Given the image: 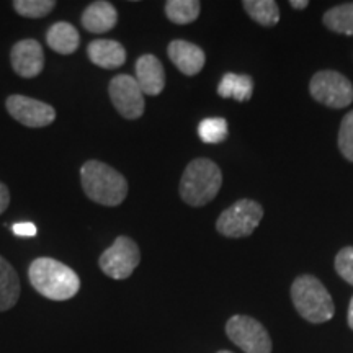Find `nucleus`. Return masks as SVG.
Wrapping results in <instances>:
<instances>
[{
	"label": "nucleus",
	"mask_w": 353,
	"mask_h": 353,
	"mask_svg": "<svg viewBox=\"0 0 353 353\" xmlns=\"http://www.w3.org/2000/svg\"><path fill=\"white\" fill-rule=\"evenodd\" d=\"M30 283L51 301H68L81 290V280L72 268L59 260L39 257L28 268Z\"/></svg>",
	"instance_id": "nucleus-1"
},
{
	"label": "nucleus",
	"mask_w": 353,
	"mask_h": 353,
	"mask_svg": "<svg viewBox=\"0 0 353 353\" xmlns=\"http://www.w3.org/2000/svg\"><path fill=\"white\" fill-rule=\"evenodd\" d=\"M81 183L92 201L118 206L128 195V182L120 172L100 161H87L81 169Z\"/></svg>",
	"instance_id": "nucleus-2"
},
{
	"label": "nucleus",
	"mask_w": 353,
	"mask_h": 353,
	"mask_svg": "<svg viewBox=\"0 0 353 353\" xmlns=\"http://www.w3.org/2000/svg\"><path fill=\"white\" fill-rule=\"evenodd\" d=\"M223 174L218 164L210 159H195L187 165L180 179V196L190 206L208 205L219 193Z\"/></svg>",
	"instance_id": "nucleus-3"
},
{
	"label": "nucleus",
	"mask_w": 353,
	"mask_h": 353,
	"mask_svg": "<svg viewBox=\"0 0 353 353\" xmlns=\"http://www.w3.org/2000/svg\"><path fill=\"white\" fill-rule=\"evenodd\" d=\"M291 301L298 314L311 324L327 322L335 314L332 296L327 288L312 275H301L291 285Z\"/></svg>",
	"instance_id": "nucleus-4"
},
{
	"label": "nucleus",
	"mask_w": 353,
	"mask_h": 353,
	"mask_svg": "<svg viewBox=\"0 0 353 353\" xmlns=\"http://www.w3.org/2000/svg\"><path fill=\"white\" fill-rule=\"evenodd\" d=\"M263 218L262 205L254 200H239L224 210L216 221V229L221 236L232 237H249L259 228Z\"/></svg>",
	"instance_id": "nucleus-5"
},
{
	"label": "nucleus",
	"mask_w": 353,
	"mask_h": 353,
	"mask_svg": "<svg viewBox=\"0 0 353 353\" xmlns=\"http://www.w3.org/2000/svg\"><path fill=\"white\" fill-rule=\"evenodd\" d=\"M309 94L324 107L342 110L353 101V83L341 72L319 70L309 82Z\"/></svg>",
	"instance_id": "nucleus-6"
},
{
	"label": "nucleus",
	"mask_w": 353,
	"mask_h": 353,
	"mask_svg": "<svg viewBox=\"0 0 353 353\" xmlns=\"http://www.w3.org/2000/svg\"><path fill=\"white\" fill-rule=\"evenodd\" d=\"M226 335L245 353H272L273 343L267 329L249 316H232L226 322Z\"/></svg>",
	"instance_id": "nucleus-7"
},
{
	"label": "nucleus",
	"mask_w": 353,
	"mask_h": 353,
	"mask_svg": "<svg viewBox=\"0 0 353 353\" xmlns=\"http://www.w3.org/2000/svg\"><path fill=\"white\" fill-rule=\"evenodd\" d=\"M141 262L139 247L126 236L117 237V241L100 255L99 265L105 275L113 280H126L132 275Z\"/></svg>",
	"instance_id": "nucleus-8"
},
{
	"label": "nucleus",
	"mask_w": 353,
	"mask_h": 353,
	"mask_svg": "<svg viewBox=\"0 0 353 353\" xmlns=\"http://www.w3.org/2000/svg\"><path fill=\"white\" fill-rule=\"evenodd\" d=\"M108 94L113 107L126 120H138L144 113V94L136 79L128 74L113 77L108 85Z\"/></svg>",
	"instance_id": "nucleus-9"
},
{
	"label": "nucleus",
	"mask_w": 353,
	"mask_h": 353,
	"mask_svg": "<svg viewBox=\"0 0 353 353\" xmlns=\"http://www.w3.org/2000/svg\"><path fill=\"white\" fill-rule=\"evenodd\" d=\"M6 107L12 118L28 128H44L56 120V110L51 105L25 95H10Z\"/></svg>",
	"instance_id": "nucleus-10"
},
{
	"label": "nucleus",
	"mask_w": 353,
	"mask_h": 353,
	"mask_svg": "<svg viewBox=\"0 0 353 353\" xmlns=\"http://www.w3.org/2000/svg\"><path fill=\"white\" fill-rule=\"evenodd\" d=\"M12 68L25 79H33L41 74L44 68V52L37 39H21L12 48Z\"/></svg>",
	"instance_id": "nucleus-11"
},
{
	"label": "nucleus",
	"mask_w": 353,
	"mask_h": 353,
	"mask_svg": "<svg viewBox=\"0 0 353 353\" xmlns=\"http://www.w3.org/2000/svg\"><path fill=\"white\" fill-rule=\"evenodd\" d=\"M167 54H169L175 68L185 76L200 74L206 63L205 51L196 44L183 41V39H174L167 48Z\"/></svg>",
	"instance_id": "nucleus-12"
},
{
	"label": "nucleus",
	"mask_w": 353,
	"mask_h": 353,
	"mask_svg": "<svg viewBox=\"0 0 353 353\" xmlns=\"http://www.w3.org/2000/svg\"><path fill=\"white\" fill-rule=\"evenodd\" d=\"M136 82L145 95L156 97L165 87V70L161 61L152 54H144L136 61Z\"/></svg>",
	"instance_id": "nucleus-13"
},
{
	"label": "nucleus",
	"mask_w": 353,
	"mask_h": 353,
	"mask_svg": "<svg viewBox=\"0 0 353 353\" xmlns=\"http://www.w3.org/2000/svg\"><path fill=\"white\" fill-rule=\"evenodd\" d=\"M88 59L101 69H118L126 63V50L113 39H95L87 46Z\"/></svg>",
	"instance_id": "nucleus-14"
},
{
	"label": "nucleus",
	"mask_w": 353,
	"mask_h": 353,
	"mask_svg": "<svg viewBox=\"0 0 353 353\" xmlns=\"http://www.w3.org/2000/svg\"><path fill=\"white\" fill-rule=\"evenodd\" d=\"M118 23V12L110 2L90 3L82 13V26L88 33H107Z\"/></svg>",
	"instance_id": "nucleus-15"
},
{
	"label": "nucleus",
	"mask_w": 353,
	"mask_h": 353,
	"mask_svg": "<svg viewBox=\"0 0 353 353\" xmlns=\"http://www.w3.org/2000/svg\"><path fill=\"white\" fill-rule=\"evenodd\" d=\"M46 41L52 51L68 56L77 51L79 44H81V37H79L74 25L68 23V21H57L48 30Z\"/></svg>",
	"instance_id": "nucleus-16"
},
{
	"label": "nucleus",
	"mask_w": 353,
	"mask_h": 353,
	"mask_svg": "<svg viewBox=\"0 0 353 353\" xmlns=\"http://www.w3.org/2000/svg\"><path fill=\"white\" fill-rule=\"evenodd\" d=\"M20 278L15 268L0 255V312L8 311L19 303Z\"/></svg>",
	"instance_id": "nucleus-17"
},
{
	"label": "nucleus",
	"mask_w": 353,
	"mask_h": 353,
	"mask_svg": "<svg viewBox=\"0 0 353 353\" xmlns=\"http://www.w3.org/2000/svg\"><path fill=\"white\" fill-rule=\"evenodd\" d=\"M218 94L223 99H236L237 101L250 100L254 94V81L245 74L228 72L221 79L218 85Z\"/></svg>",
	"instance_id": "nucleus-18"
},
{
	"label": "nucleus",
	"mask_w": 353,
	"mask_h": 353,
	"mask_svg": "<svg viewBox=\"0 0 353 353\" xmlns=\"http://www.w3.org/2000/svg\"><path fill=\"white\" fill-rule=\"evenodd\" d=\"M242 7L250 19L262 26H275L280 21V8L273 0H244Z\"/></svg>",
	"instance_id": "nucleus-19"
},
{
	"label": "nucleus",
	"mask_w": 353,
	"mask_h": 353,
	"mask_svg": "<svg viewBox=\"0 0 353 353\" xmlns=\"http://www.w3.org/2000/svg\"><path fill=\"white\" fill-rule=\"evenodd\" d=\"M322 21L335 33L353 37V2L332 7L324 13Z\"/></svg>",
	"instance_id": "nucleus-20"
},
{
	"label": "nucleus",
	"mask_w": 353,
	"mask_h": 353,
	"mask_svg": "<svg viewBox=\"0 0 353 353\" xmlns=\"http://www.w3.org/2000/svg\"><path fill=\"white\" fill-rule=\"evenodd\" d=\"M201 3L198 0H169L165 3V15L172 23L188 25L200 15Z\"/></svg>",
	"instance_id": "nucleus-21"
},
{
	"label": "nucleus",
	"mask_w": 353,
	"mask_h": 353,
	"mask_svg": "<svg viewBox=\"0 0 353 353\" xmlns=\"http://www.w3.org/2000/svg\"><path fill=\"white\" fill-rule=\"evenodd\" d=\"M198 136L206 144H219L228 138V121L224 118H206L198 125Z\"/></svg>",
	"instance_id": "nucleus-22"
},
{
	"label": "nucleus",
	"mask_w": 353,
	"mask_h": 353,
	"mask_svg": "<svg viewBox=\"0 0 353 353\" xmlns=\"http://www.w3.org/2000/svg\"><path fill=\"white\" fill-rule=\"evenodd\" d=\"M13 7L25 19H43L56 7L54 0H15Z\"/></svg>",
	"instance_id": "nucleus-23"
},
{
	"label": "nucleus",
	"mask_w": 353,
	"mask_h": 353,
	"mask_svg": "<svg viewBox=\"0 0 353 353\" xmlns=\"http://www.w3.org/2000/svg\"><path fill=\"white\" fill-rule=\"evenodd\" d=\"M339 149L347 161L353 162V112H348L339 130Z\"/></svg>",
	"instance_id": "nucleus-24"
},
{
	"label": "nucleus",
	"mask_w": 353,
	"mask_h": 353,
	"mask_svg": "<svg viewBox=\"0 0 353 353\" xmlns=\"http://www.w3.org/2000/svg\"><path fill=\"white\" fill-rule=\"evenodd\" d=\"M335 272L343 281L353 286V245H347L335 255Z\"/></svg>",
	"instance_id": "nucleus-25"
},
{
	"label": "nucleus",
	"mask_w": 353,
	"mask_h": 353,
	"mask_svg": "<svg viewBox=\"0 0 353 353\" xmlns=\"http://www.w3.org/2000/svg\"><path fill=\"white\" fill-rule=\"evenodd\" d=\"M12 232L19 237H33L37 236L38 229L33 223H17L12 226Z\"/></svg>",
	"instance_id": "nucleus-26"
},
{
	"label": "nucleus",
	"mask_w": 353,
	"mask_h": 353,
	"mask_svg": "<svg viewBox=\"0 0 353 353\" xmlns=\"http://www.w3.org/2000/svg\"><path fill=\"white\" fill-rule=\"evenodd\" d=\"M10 205V192H8L7 185L0 182V214L3 213Z\"/></svg>",
	"instance_id": "nucleus-27"
},
{
	"label": "nucleus",
	"mask_w": 353,
	"mask_h": 353,
	"mask_svg": "<svg viewBox=\"0 0 353 353\" xmlns=\"http://www.w3.org/2000/svg\"><path fill=\"white\" fill-rule=\"evenodd\" d=\"M290 6L293 8H296V10H303V8H306L309 6L307 0H291Z\"/></svg>",
	"instance_id": "nucleus-28"
},
{
	"label": "nucleus",
	"mask_w": 353,
	"mask_h": 353,
	"mask_svg": "<svg viewBox=\"0 0 353 353\" xmlns=\"http://www.w3.org/2000/svg\"><path fill=\"white\" fill-rule=\"evenodd\" d=\"M348 327L353 330V296L350 299V306H348Z\"/></svg>",
	"instance_id": "nucleus-29"
},
{
	"label": "nucleus",
	"mask_w": 353,
	"mask_h": 353,
	"mask_svg": "<svg viewBox=\"0 0 353 353\" xmlns=\"http://www.w3.org/2000/svg\"><path fill=\"white\" fill-rule=\"evenodd\" d=\"M218 353H232V352H229V350H219Z\"/></svg>",
	"instance_id": "nucleus-30"
}]
</instances>
